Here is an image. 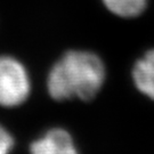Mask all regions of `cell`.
Returning <instances> with one entry per match:
<instances>
[{
    "instance_id": "cell-6",
    "label": "cell",
    "mask_w": 154,
    "mask_h": 154,
    "mask_svg": "<svg viewBox=\"0 0 154 154\" xmlns=\"http://www.w3.org/2000/svg\"><path fill=\"white\" fill-rule=\"evenodd\" d=\"M14 147V138L2 126H0V154H11Z\"/></svg>"
},
{
    "instance_id": "cell-3",
    "label": "cell",
    "mask_w": 154,
    "mask_h": 154,
    "mask_svg": "<svg viewBox=\"0 0 154 154\" xmlns=\"http://www.w3.org/2000/svg\"><path fill=\"white\" fill-rule=\"evenodd\" d=\"M31 154H79L72 136L69 132L54 128L42 137L34 140L30 146Z\"/></svg>"
},
{
    "instance_id": "cell-5",
    "label": "cell",
    "mask_w": 154,
    "mask_h": 154,
    "mask_svg": "<svg viewBox=\"0 0 154 154\" xmlns=\"http://www.w3.org/2000/svg\"><path fill=\"white\" fill-rule=\"evenodd\" d=\"M105 7L121 17H135L142 14L146 7V0H103Z\"/></svg>"
},
{
    "instance_id": "cell-4",
    "label": "cell",
    "mask_w": 154,
    "mask_h": 154,
    "mask_svg": "<svg viewBox=\"0 0 154 154\" xmlns=\"http://www.w3.org/2000/svg\"><path fill=\"white\" fill-rule=\"evenodd\" d=\"M132 78L138 90L154 100V49L147 51L136 62Z\"/></svg>"
},
{
    "instance_id": "cell-2",
    "label": "cell",
    "mask_w": 154,
    "mask_h": 154,
    "mask_svg": "<svg viewBox=\"0 0 154 154\" xmlns=\"http://www.w3.org/2000/svg\"><path fill=\"white\" fill-rule=\"evenodd\" d=\"M30 91L31 82L25 66L11 56H0V105L18 106L28 99Z\"/></svg>"
},
{
    "instance_id": "cell-1",
    "label": "cell",
    "mask_w": 154,
    "mask_h": 154,
    "mask_svg": "<svg viewBox=\"0 0 154 154\" xmlns=\"http://www.w3.org/2000/svg\"><path fill=\"white\" fill-rule=\"evenodd\" d=\"M105 77L104 63L96 54L70 50L51 67L47 89L56 100H90L103 87Z\"/></svg>"
}]
</instances>
